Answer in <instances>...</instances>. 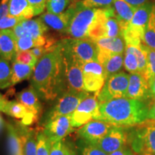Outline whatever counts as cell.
I'll list each match as a JSON object with an SVG mask.
<instances>
[{"mask_svg": "<svg viewBox=\"0 0 155 155\" xmlns=\"http://www.w3.org/2000/svg\"><path fill=\"white\" fill-rule=\"evenodd\" d=\"M72 2V0H48L46 9L48 12L59 15L63 13Z\"/></svg>", "mask_w": 155, "mask_h": 155, "instance_id": "f546056e", "label": "cell"}, {"mask_svg": "<svg viewBox=\"0 0 155 155\" xmlns=\"http://www.w3.org/2000/svg\"><path fill=\"white\" fill-rule=\"evenodd\" d=\"M31 86L40 99L45 101L57 100L67 91L65 64L60 41L53 51L37 62L31 77Z\"/></svg>", "mask_w": 155, "mask_h": 155, "instance_id": "6da1fadb", "label": "cell"}, {"mask_svg": "<svg viewBox=\"0 0 155 155\" xmlns=\"http://www.w3.org/2000/svg\"><path fill=\"white\" fill-rule=\"evenodd\" d=\"M99 106L96 93L86 96L71 114L73 127L75 128L82 127L91 120L96 119L99 112Z\"/></svg>", "mask_w": 155, "mask_h": 155, "instance_id": "ba28073f", "label": "cell"}, {"mask_svg": "<svg viewBox=\"0 0 155 155\" xmlns=\"http://www.w3.org/2000/svg\"><path fill=\"white\" fill-rule=\"evenodd\" d=\"M63 53L72 57L82 64L98 61V46L90 38L75 39L66 38L60 40Z\"/></svg>", "mask_w": 155, "mask_h": 155, "instance_id": "277c9868", "label": "cell"}, {"mask_svg": "<svg viewBox=\"0 0 155 155\" xmlns=\"http://www.w3.org/2000/svg\"><path fill=\"white\" fill-rule=\"evenodd\" d=\"M150 97L151 98L155 101V76L150 81Z\"/></svg>", "mask_w": 155, "mask_h": 155, "instance_id": "ee69618b", "label": "cell"}, {"mask_svg": "<svg viewBox=\"0 0 155 155\" xmlns=\"http://www.w3.org/2000/svg\"><path fill=\"white\" fill-rule=\"evenodd\" d=\"M142 124L133 144L134 148L142 155H155V121L148 119Z\"/></svg>", "mask_w": 155, "mask_h": 155, "instance_id": "8fae6325", "label": "cell"}, {"mask_svg": "<svg viewBox=\"0 0 155 155\" xmlns=\"http://www.w3.org/2000/svg\"><path fill=\"white\" fill-rule=\"evenodd\" d=\"M83 85L87 92L98 94L106 81L105 71L98 61H91L82 65Z\"/></svg>", "mask_w": 155, "mask_h": 155, "instance_id": "9c48e42d", "label": "cell"}, {"mask_svg": "<svg viewBox=\"0 0 155 155\" xmlns=\"http://www.w3.org/2000/svg\"><path fill=\"white\" fill-rule=\"evenodd\" d=\"M124 54H111L102 62L106 79L111 75L121 72L124 65Z\"/></svg>", "mask_w": 155, "mask_h": 155, "instance_id": "484cf974", "label": "cell"}, {"mask_svg": "<svg viewBox=\"0 0 155 155\" xmlns=\"http://www.w3.org/2000/svg\"><path fill=\"white\" fill-rule=\"evenodd\" d=\"M15 127L22 139L24 155H37V133L35 131L20 123L17 124Z\"/></svg>", "mask_w": 155, "mask_h": 155, "instance_id": "ffe728a7", "label": "cell"}, {"mask_svg": "<svg viewBox=\"0 0 155 155\" xmlns=\"http://www.w3.org/2000/svg\"><path fill=\"white\" fill-rule=\"evenodd\" d=\"M143 44L151 49L155 50V5L153 4L150 18L145 29Z\"/></svg>", "mask_w": 155, "mask_h": 155, "instance_id": "4316f807", "label": "cell"}, {"mask_svg": "<svg viewBox=\"0 0 155 155\" xmlns=\"http://www.w3.org/2000/svg\"><path fill=\"white\" fill-rule=\"evenodd\" d=\"M108 155H134L131 151L129 149L127 148V147H124L120 150L115 151V152L111 153V154Z\"/></svg>", "mask_w": 155, "mask_h": 155, "instance_id": "b9f144b4", "label": "cell"}, {"mask_svg": "<svg viewBox=\"0 0 155 155\" xmlns=\"http://www.w3.org/2000/svg\"><path fill=\"white\" fill-rule=\"evenodd\" d=\"M35 66L12 62V86L32 77Z\"/></svg>", "mask_w": 155, "mask_h": 155, "instance_id": "d4e9b609", "label": "cell"}, {"mask_svg": "<svg viewBox=\"0 0 155 155\" xmlns=\"http://www.w3.org/2000/svg\"><path fill=\"white\" fill-rule=\"evenodd\" d=\"M42 132L51 143L63 140V138L73 132L71 114L59 116L43 125Z\"/></svg>", "mask_w": 155, "mask_h": 155, "instance_id": "7c38bea8", "label": "cell"}, {"mask_svg": "<svg viewBox=\"0 0 155 155\" xmlns=\"http://www.w3.org/2000/svg\"><path fill=\"white\" fill-rule=\"evenodd\" d=\"M20 23L28 36L30 38H38L46 35L48 32V27L42 22L40 17L34 19H25Z\"/></svg>", "mask_w": 155, "mask_h": 155, "instance_id": "cb8c5ba5", "label": "cell"}, {"mask_svg": "<svg viewBox=\"0 0 155 155\" xmlns=\"http://www.w3.org/2000/svg\"><path fill=\"white\" fill-rule=\"evenodd\" d=\"M68 155H75V153L73 152L72 150H70V151H69V154H68Z\"/></svg>", "mask_w": 155, "mask_h": 155, "instance_id": "7dc6e473", "label": "cell"}, {"mask_svg": "<svg viewBox=\"0 0 155 155\" xmlns=\"http://www.w3.org/2000/svg\"><path fill=\"white\" fill-rule=\"evenodd\" d=\"M129 75L127 73L121 71L106 79L104 86L97 94L99 104L126 97L129 85Z\"/></svg>", "mask_w": 155, "mask_h": 155, "instance_id": "52a82bcc", "label": "cell"}, {"mask_svg": "<svg viewBox=\"0 0 155 155\" xmlns=\"http://www.w3.org/2000/svg\"><path fill=\"white\" fill-rule=\"evenodd\" d=\"M127 136L121 127L113 126L109 131L101 139L94 143L107 154L120 150L124 147Z\"/></svg>", "mask_w": 155, "mask_h": 155, "instance_id": "5bb4252c", "label": "cell"}, {"mask_svg": "<svg viewBox=\"0 0 155 155\" xmlns=\"http://www.w3.org/2000/svg\"><path fill=\"white\" fill-rule=\"evenodd\" d=\"M90 94L89 92L82 91L74 93L66 91L57 99V102L45 114L41 123L45 125L59 116L70 115L75 111L80 103Z\"/></svg>", "mask_w": 155, "mask_h": 155, "instance_id": "8992f818", "label": "cell"}, {"mask_svg": "<svg viewBox=\"0 0 155 155\" xmlns=\"http://www.w3.org/2000/svg\"><path fill=\"white\" fill-rule=\"evenodd\" d=\"M28 1L34 9L35 16L44 12V9L46 8V5L48 2V0H28Z\"/></svg>", "mask_w": 155, "mask_h": 155, "instance_id": "f35d334b", "label": "cell"}, {"mask_svg": "<svg viewBox=\"0 0 155 155\" xmlns=\"http://www.w3.org/2000/svg\"><path fill=\"white\" fill-rule=\"evenodd\" d=\"M126 2L135 7H139L144 4L148 2L149 0H124Z\"/></svg>", "mask_w": 155, "mask_h": 155, "instance_id": "7bdbcfd3", "label": "cell"}, {"mask_svg": "<svg viewBox=\"0 0 155 155\" xmlns=\"http://www.w3.org/2000/svg\"><path fill=\"white\" fill-rule=\"evenodd\" d=\"M153 3L147 2L137 7L134 15L122 37L125 44L139 45L142 43L146 26L152 11Z\"/></svg>", "mask_w": 155, "mask_h": 155, "instance_id": "5b68a950", "label": "cell"}, {"mask_svg": "<svg viewBox=\"0 0 155 155\" xmlns=\"http://www.w3.org/2000/svg\"><path fill=\"white\" fill-rule=\"evenodd\" d=\"M12 86V67L9 61L0 58V88Z\"/></svg>", "mask_w": 155, "mask_h": 155, "instance_id": "f1b7e54d", "label": "cell"}, {"mask_svg": "<svg viewBox=\"0 0 155 155\" xmlns=\"http://www.w3.org/2000/svg\"><path fill=\"white\" fill-rule=\"evenodd\" d=\"M9 15L25 20L35 16L34 9L28 0H9Z\"/></svg>", "mask_w": 155, "mask_h": 155, "instance_id": "7402d4cb", "label": "cell"}, {"mask_svg": "<svg viewBox=\"0 0 155 155\" xmlns=\"http://www.w3.org/2000/svg\"><path fill=\"white\" fill-rule=\"evenodd\" d=\"M7 101H8L7 100V98L0 94V111L3 112L4 108H5Z\"/></svg>", "mask_w": 155, "mask_h": 155, "instance_id": "bcb514c9", "label": "cell"}, {"mask_svg": "<svg viewBox=\"0 0 155 155\" xmlns=\"http://www.w3.org/2000/svg\"><path fill=\"white\" fill-rule=\"evenodd\" d=\"M51 144L42 131L37 133V155H50Z\"/></svg>", "mask_w": 155, "mask_h": 155, "instance_id": "d6a6232c", "label": "cell"}, {"mask_svg": "<svg viewBox=\"0 0 155 155\" xmlns=\"http://www.w3.org/2000/svg\"><path fill=\"white\" fill-rule=\"evenodd\" d=\"M73 10H74V4L72 2L68 8L62 14L55 15L45 12L40 15V18L48 28L65 35L71 22Z\"/></svg>", "mask_w": 155, "mask_h": 155, "instance_id": "2e32d148", "label": "cell"}, {"mask_svg": "<svg viewBox=\"0 0 155 155\" xmlns=\"http://www.w3.org/2000/svg\"><path fill=\"white\" fill-rule=\"evenodd\" d=\"M17 38L12 30H0V58L13 62L17 54Z\"/></svg>", "mask_w": 155, "mask_h": 155, "instance_id": "ac0fdd59", "label": "cell"}, {"mask_svg": "<svg viewBox=\"0 0 155 155\" xmlns=\"http://www.w3.org/2000/svg\"><path fill=\"white\" fill-rule=\"evenodd\" d=\"M114 16L119 22L121 35L127 30L137 7H133L124 0H114L113 5Z\"/></svg>", "mask_w": 155, "mask_h": 155, "instance_id": "d6986e66", "label": "cell"}, {"mask_svg": "<svg viewBox=\"0 0 155 155\" xmlns=\"http://www.w3.org/2000/svg\"><path fill=\"white\" fill-rule=\"evenodd\" d=\"M148 119L155 121V101L153 104L150 107V111L148 114Z\"/></svg>", "mask_w": 155, "mask_h": 155, "instance_id": "f6af8a7d", "label": "cell"}, {"mask_svg": "<svg viewBox=\"0 0 155 155\" xmlns=\"http://www.w3.org/2000/svg\"><path fill=\"white\" fill-rule=\"evenodd\" d=\"M9 1L2 0L0 2V19L9 15Z\"/></svg>", "mask_w": 155, "mask_h": 155, "instance_id": "60d3db41", "label": "cell"}, {"mask_svg": "<svg viewBox=\"0 0 155 155\" xmlns=\"http://www.w3.org/2000/svg\"><path fill=\"white\" fill-rule=\"evenodd\" d=\"M114 0H81L83 7L86 8H106L111 7Z\"/></svg>", "mask_w": 155, "mask_h": 155, "instance_id": "d590c367", "label": "cell"}, {"mask_svg": "<svg viewBox=\"0 0 155 155\" xmlns=\"http://www.w3.org/2000/svg\"><path fill=\"white\" fill-rule=\"evenodd\" d=\"M70 149L63 140L53 142L51 144L50 155H68Z\"/></svg>", "mask_w": 155, "mask_h": 155, "instance_id": "74e56055", "label": "cell"}, {"mask_svg": "<svg viewBox=\"0 0 155 155\" xmlns=\"http://www.w3.org/2000/svg\"><path fill=\"white\" fill-rule=\"evenodd\" d=\"M17 101L22 104L35 117L38 118L41 114L42 108L40 98L31 85L17 95Z\"/></svg>", "mask_w": 155, "mask_h": 155, "instance_id": "e0dca14e", "label": "cell"}, {"mask_svg": "<svg viewBox=\"0 0 155 155\" xmlns=\"http://www.w3.org/2000/svg\"><path fill=\"white\" fill-rule=\"evenodd\" d=\"M78 146L80 155H108L96 145L82 139L78 141Z\"/></svg>", "mask_w": 155, "mask_h": 155, "instance_id": "1f68e13d", "label": "cell"}, {"mask_svg": "<svg viewBox=\"0 0 155 155\" xmlns=\"http://www.w3.org/2000/svg\"><path fill=\"white\" fill-rule=\"evenodd\" d=\"M74 10L65 35L68 38H88V32L94 22L98 8H86L81 0H73Z\"/></svg>", "mask_w": 155, "mask_h": 155, "instance_id": "3957f363", "label": "cell"}, {"mask_svg": "<svg viewBox=\"0 0 155 155\" xmlns=\"http://www.w3.org/2000/svg\"><path fill=\"white\" fill-rule=\"evenodd\" d=\"M63 55L64 64H65L67 91L74 93L86 91L84 89V85H83V64L63 53Z\"/></svg>", "mask_w": 155, "mask_h": 155, "instance_id": "30bf717a", "label": "cell"}, {"mask_svg": "<svg viewBox=\"0 0 155 155\" xmlns=\"http://www.w3.org/2000/svg\"><path fill=\"white\" fill-rule=\"evenodd\" d=\"M12 31L17 39L22 38V37H28L26 32H25L24 28H23L20 22L12 28Z\"/></svg>", "mask_w": 155, "mask_h": 155, "instance_id": "ab89813d", "label": "cell"}, {"mask_svg": "<svg viewBox=\"0 0 155 155\" xmlns=\"http://www.w3.org/2000/svg\"><path fill=\"white\" fill-rule=\"evenodd\" d=\"M3 113L16 119H23L30 113L27 108L17 101H8L4 108Z\"/></svg>", "mask_w": 155, "mask_h": 155, "instance_id": "83f0119b", "label": "cell"}, {"mask_svg": "<svg viewBox=\"0 0 155 155\" xmlns=\"http://www.w3.org/2000/svg\"><path fill=\"white\" fill-rule=\"evenodd\" d=\"M98 49L111 54H124L125 51V42L123 37L104 38L94 40Z\"/></svg>", "mask_w": 155, "mask_h": 155, "instance_id": "44dd1931", "label": "cell"}, {"mask_svg": "<svg viewBox=\"0 0 155 155\" xmlns=\"http://www.w3.org/2000/svg\"><path fill=\"white\" fill-rule=\"evenodd\" d=\"M14 61L22 64H26V65H31V66H35L38 60L31 52V50H28L17 53Z\"/></svg>", "mask_w": 155, "mask_h": 155, "instance_id": "836d02e7", "label": "cell"}, {"mask_svg": "<svg viewBox=\"0 0 155 155\" xmlns=\"http://www.w3.org/2000/svg\"><path fill=\"white\" fill-rule=\"evenodd\" d=\"M149 111L144 101L123 97L100 104L96 119L116 127H133L148 120Z\"/></svg>", "mask_w": 155, "mask_h": 155, "instance_id": "7a4b0ae2", "label": "cell"}, {"mask_svg": "<svg viewBox=\"0 0 155 155\" xmlns=\"http://www.w3.org/2000/svg\"><path fill=\"white\" fill-rule=\"evenodd\" d=\"M24 19L19 17L12 16L10 15H7L0 19V30H9L13 28L19 22H22Z\"/></svg>", "mask_w": 155, "mask_h": 155, "instance_id": "8d00e7d4", "label": "cell"}, {"mask_svg": "<svg viewBox=\"0 0 155 155\" xmlns=\"http://www.w3.org/2000/svg\"><path fill=\"white\" fill-rule=\"evenodd\" d=\"M145 49L147 52V68L143 75L150 83V81L155 76V50L151 49L146 45Z\"/></svg>", "mask_w": 155, "mask_h": 155, "instance_id": "4dcf8cb0", "label": "cell"}, {"mask_svg": "<svg viewBox=\"0 0 155 155\" xmlns=\"http://www.w3.org/2000/svg\"><path fill=\"white\" fill-rule=\"evenodd\" d=\"M126 98L144 101L151 98L150 83L139 73H130Z\"/></svg>", "mask_w": 155, "mask_h": 155, "instance_id": "9a60e30c", "label": "cell"}, {"mask_svg": "<svg viewBox=\"0 0 155 155\" xmlns=\"http://www.w3.org/2000/svg\"><path fill=\"white\" fill-rule=\"evenodd\" d=\"M112 127L113 125L106 121L93 119L78 129V136L80 139L94 144L101 139Z\"/></svg>", "mask_w": 155, "mask_h": 155, "instance_id": "4fadbf2b", "label": "cell"}, {"mask_svg": "<svg viewBox=\"0 0 155 155\" xmlns=\"http://www.w3.org/2000/svg\"><path fill=\"white\" fill-rule=\"evenodd\" d=\"M124 67L129 73H139V65L137 58L133 53L125 52L124 58Z\"/></svg>", "mask_w": 155, "mask_h": 155, "instance_id": "e575fe53", "label": "cell"}, {"mask_svg": "<svg viewBox=\"0 0 155 155\" xmlns=\"http://www.w3.org/2000/svg\"><path fill=\"white\" fill-rule=\"evenodd\" d=\"M7 142L10 155H24L22 139L15 125L8 123L7 124Z\"/></svg>", "mask_w": 155, "mask_h": 155, "instance_id": "603a6c76", "label": "cell"}]
</instances>
